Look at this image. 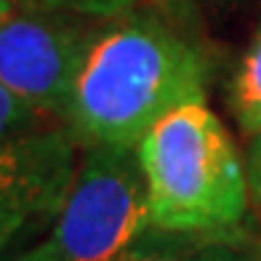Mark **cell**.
Listing matches in <instances>:
<instances>
[{
    "label": "cell",
    "instance_id": "7a4b0ae2",
    "mask_svg": "<svg viewBox=\"0 0 261 261\" xmlns=\"http://www.w3.org/2000/svg\"><path fill=\"white\" fill-rule=\"evenodd\" d=\"M152 232L237 240L251 205L248 168L208 104H184L136 144Z\"/></svg>",
    "mask_w": 261,
    "mask_h": 261
},
{
    "label": "cell",
    "instance_id": "5b68a950",
    "mask_svg": "<svg viewBox=\"0 0 261 261\" xmlns=\"http://www.w3.org/2000/svg\"><path fill=\"white\" fill-rule=\"evenodd\" d=\"M80 155V141L62 123L0 144V256L54 224Z\"/></svg>",
    "mask_w": 261,
    "mask_h": 261
},
{
    "label": "cell",
    "instance_id": "277c9868",
    "mask_svg": "<svg viewBox=\"0 0 261 261\" xmlns=\"http://www.w3.org/2000/svg\"><path fill=\"white\" fill-rule=\"evenodd\" d=\"M96 24L14 8L0 19V86L64 125Z\"/></svg>",
    "mask_w": 261,
    "mask_h": 261
},
{
    "label": "cell",
    "instance_id": "ba28073f",
    "mask_svg": "<svg viewBox=\"0 0 261 261\" xmlns=\"http://www.w3.org/2000/svg\"><path fill=\"white\" fill-rule=\"evenodd\" d=\"M8 3L21 11H43V14H67L91 21H107L147 6V0H8Z\"/></svg>",
    "mask_w": 261,
    "mask_h": 261
},
{
    "label": "cell",
    "instance_id": "8992f818",
    "mask_svg": "<svg viewBox=\"0 0 261 261\" xmlns=\"http://www.w3.org/2000/svg\"><path fill=\"white\" fill-rule=\"evenodd\" d=\"M117 261H261L237 240L224 237H171L149 232Z\"/></svg>",
    "mask_w": 261,
    "mask_h": 261
},
{
    "label": "cell",
    "instance_id": "3957f363",
    "mask_svg": "<svg viewBox=\"0 0 261 261\" xmlns=\"http://www.w3.org/2000/svg\"><path fill=\"white\" fill-rule=\"evenodd\" d=\"M152 232L136 149L83 147L72 189L38 243L8 261H117Z\"/></svg>",
    "mask_w": 261,
    "mask_h": 261
},
{
    "label": "cell",
    "instance_id": "6da1fadb",
    "mask_svg": "<svg viewBox=\"0 0 261 261\" xmlns=\"http://www.w3.org/2000/svg\"><path fill=\"white\" fill-rule=\"evenodd\" d=\"M208 59L158 14L99 21L64 125L80 147L136 149L144 134L184 104H205Z\"/></svg>",
    "mask_w": 261,
    "mask_h": 261
},
{
    "label": "cell",
    "instance_id": "8fae6325",
    "mask_svg": "<svg viewBox=\"0 0 261 261\" xmlns=\"http://www.w3.org/2000/svg\"><path fill=\"white\" fill-rule=\"evenodd\" d=\"M11 11H14V6H11L8 0H0V19H3V16H8Z\"/></svg>",
    "mask_w": 261,
    "mask_h": 261
},
{
    "label": "cell",
    "instance_id": "52a82bcc",
    "mask_svg": "<svg viewBox=\"0 0 261 261\" xmlns=\"http://www.w3.org/2000/svg\"><path fill=\"white\" fill-rule=\"evenodd\" d=\"M229 104L243 134H261V27L245 48L229 86Z\"/></svg>",
    "mask_w": 261,
    "mask_h": 261
},
{
    "label": "cell",
    "instance_id": "30bf717a",
    "mask_svg": "<svg viewBox=\"0 0 261 261\" xmlns=\"http://www.w3.org/2000/svg\"><path fill=\"white\" fill-rule=\"evenodd\" d=\"M245 168H248V184H251V200L261 213V134L253 136V141H251Z\"/></svg>",
    "mask_w": 261,
    "mask_h": 261
},
{
    "label": "cell",
    "instance_id": "9c48e42d",
    "mask_svg": "<svg viewBox=\"0 0 261 261\" xmlns=\"http://www.w3.org/2000/svg\"><path fill=\"white\" fill-rule=\"evenodd\" d=\"M48 125H59V123H51V117H45L40 110H35L32 104L21 101L16 93L0 86V144Z\"/></svg>",
    "mask_w": 261,
    "mask_h": 261
}]
</instances>
